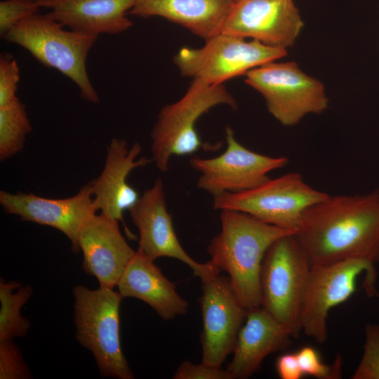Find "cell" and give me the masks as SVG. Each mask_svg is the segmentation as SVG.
Returning a JSON list of instances; mask_svg holds the SVG:
<instances>
[{"mask_svg": "<svg viewBox=\"0 0 379 379\" xmlns=\"http://www.w3.org/2000/svg\"><path fill=\"white\" fill-rule=\"evenodd\" d=\"M32 131L25 105L18 98L0 107V159L11 157L22 150Z\"/></svg>", "mask_w": 379, "mask_h": 379, "instance_id": "cell-23", "label": "cell"}, {"mask_svg": "<svg viewBox=\"0 0 379 379\" xmlns=\"http://www.w3.org/2000/svg\"><path fill=\"white\" fill-rule=\"evenodd\" d=\"M63 27L48 13H39L18 23L4 39L22 46L44 66L60 72L77 84L81 98L98 103L99 96L89 79L86 60L99 35Z\"/></svg>", "mask_w": 379, "mask_h": 379, "instance_id": "cell-3", "label": "cell"}, {"mask_svg": "<svg viewBox=\"0 0 379 379\" xmlns=\"http://www.w3.org/2000/svg\"><path fill=\"white\" fill-rule=\"evenodd\" d=\"M20 80L17 61L10 53L0 55V107L18 98L16 92Z\"/></svg>", "mask_w": 379, "mask_h": 379, "instance_id": "cell-28", "label": "cell"}, {"mask_svg": "<svg viewBox=\"0 0 379 379\" xmlns=\"http://www.w3.org/2000/svg\"><path fill=\"white\" fill-rule=\"evenodd\" d=\"M0 204L4 211L18 215L22 220L53 227L69 240L72 248L79 253V235L84 225L98 211L92 193L91 183L79 192L64 199H50L32 193L15 194L0 191Z\"/></svg>", "mask_w": 379, "mask_h": 379, "instance_id": "cell-15", "label": "cell"}, {"mask_svg": "<svg viewBox=\"0 0 379 379\" xmlns=\"http://www.w3.org/2000/svg\"><path fill=\"white\" fill-rule=\"evenodd\" d=\"M33 293L32 286L18 281L0 280V341L25 336L29 321L21 314L22 306Z\"/></svg>", "mask_w": 379, "mask_h": 379, "instance_id": "cell-22", "label": "cell"}, {"mask_svg": "<svg viewBox=\"0 0 379 379\" xmlns=\"http://www.w3.org/2000/svg\"><path fill=\"white\" fill-rule=\"evenodd\" d=\"M303 25L293 0H237L221 33L286 49L294 44Z\"/></svg>", "mask_w": 379, "mask_h": 379, "instance_id": "cell-14", "label": "cell"}, {"mask_svg": "<svg viewBox=\"0 0 379 379\" xmlns=\"http://www.w3.org/2000/svg\"><path fill=\"white\" fill-rule=\"evenodd\" d=\"M220 232L210 241V261L229 274L237 297L248 310L261 306L260 274L270 246L279 238L295 234L246 213L220 211Z\"/></svg>", "mask_w": 379, "mask_h": 379, "instance_id": "cell-2", "label": "cell"}, {"mask_svg": "<svg viewBox=\"0 0 379 379\" xmlns=\"http://www.w3.org/2000/svg\"><path fill=\"white\" fill-rule=\"evenodd\" d=\"M310 269L295 234L276 240L262 263L261 307L286 326L293 338H298L302 331L301 307Z\"/></svg>", "mask_w": 379, "mask_h": 379, "instance_id": "cell-6", "label": "cell"}, {"mask_svg": "<svg viewBox=\"0 0 379 379\" xmlns=\"http://www.w3.org/2000/svg\"><path fill=\"white\" fill-rule=\"evenodd\" d=\"M32 375L13 340L0 341V379H29Z\"/></svg>", "mask_w": 379, "mask_h": 379, "instance_id": "cell-26", "label": "cell"}, {"mask_svg": "<svg viewBox=\"0 0 379 379\" xmlns=\"http://www.w3.org/2000/svg\"><path fill=\"white\" fill-rule=\"evenodd\" d=\"M286 54L284 48L220 33L200 48L182 47L173 61L182 76L220 85Z\"/></svg>", "mask_w": 379, "mask_h": 379, "instance_id": "cell-8", "label": "cell"}, {"mask_svg": "<svg viewBox=\"0 0 379 379\" xmlns=\"http://www.w3.org/2000/svg\"><path fill=\"white\" fill-rule=\"evenodd\" d=\"M225 133L227 147L221 154L209 159L193 157L190 160V166L200 174L198 188L213 197L255 188L270 179L271 171L288 164L286 157H270L246 148L237 140L230 126Z\"/></svg>", "mask_w": 379, "mask_h": 379, "instance_id": "cell-11", "label": "cell"}, {"mask_svg": "<svg viewBox=\"0 0 379 379\" xmlns=\"http://www.w3.org/2000/svg\"><path fill=\"white\" fill-rule=\"evenodd\" d=\"M234 1H237V0H234Z\"/></svg>", "mask_w": 379, "mask_h": 379, "instance_id": "cell-32", "label": "cell"}, {"mask_svg": "<svg viewBox=\"0 0 379 379\" xmlns=\"http://www.w3.org/2000/svg\"><path fill=\"white\" fill-rule=\"evenodd\" d=\"M378 295L379 296V294L378 293Z\"/></svg>", "mask_w": 379, "mask_h": 379, "instance_id": "cell-31", "label": "cell"}, {"mask_svg": "<svg viewBox=\"0 0 379 379\" xmlns=\"http://www.w3.org/2000/svg\"><path fill=\"white\" fill-rule=\"evenodd\" d=\"M154 262L137 251L117 284L119 293L145 302L166 321L186 314L188 302Z\"/></svg>", "mask_w": 379, "mask_h": 379, "instance_id": "cell-20", "label": "cell"}, {"mask_svg": "<svg viewBox=\"0 0 379 379\" xmlns=\"http://www.w3.org/2000/svg\"><path fill=\"white\" fill-rule=\"evenodd\" d=\"M222 105L237 108L235 98L223 84L193 79L182 97L161 108L151 131L152 159L159 171H168L173 156L192 155L201 148L211 149L202 142L196 124L204 114Z\"/></svg>", "mask_w": 379, "mask_h": 379, "instance_id": "cell-5", "label": "cell"}, {"mask_svg": "<svg viewBox=\"0 0 379 379\" xmlns=\"http://www.w3.org/2000/svg\"><path fill=\"white\" fill-rule=\"evenodd\" d=\"M291 331L261 306L247 312L227 367L232 379H246L257 372L266 357L286 348Z\"/></svg>", "mask_w": 379, "mask_h": 379, "instance_id": "cell-18", "label": "cell"}, {"mask_svg": "<svg viewBox=\"0 0 379 379\" xmlns=\"http://www.w3.org/2000/svg\"><path fill=\"white\" fill-rule=\"evenodd\" d=\"M131 220L139 232L138 251L152 260L161 257L180 260L201 281L220 274L210 260L199 263L184 250L175 232L171 215L166 208L164 183L158 178L129 210Z\"/></svg>", "mask_w": 379, "mask_h": 379, "instance_id": "cell-12", "label": "cell"}, {"mask_svg": "<svg viewBox=\"0 0 379 379\" xmlns=\"http://www.w3.org/2000/svg\"><path fill=\"white\" fill-rule=\"evenodd\" d=\"M304 375L318 379H338L342 376L343 359L338 356L331 364L324 363L319 352L311 346L301 347L296 352Z\"/></svg>", "mask_w": 379, "mask_h": 379, "instance_id": "cell-24", "label": "cell"}, {"mask_svg": "<svg viewBox=\"0 0 379 379\" xmlns=\"http://www.w3.org/2000/svg\"><path fill=\"white\" fill-rule=\"evenodd\" d=\"M364 273L363 287L369 297L378 295L374 265L347 259L312 265L300 312L301 330L318 343L328 336L327 318L331 309L347 301L356 291L357 278Z\"/></svg>", "mask_w": 379, "mask_h": 379, "instance_id": "cell-9", "label": "cell"}, {"mask_svg": "<svg viewBox=\"0 0 379 379\" xmlns=\"http://www.w3.org/2000/svg\"><path fill=\"white\" fill-rule=\"evenodd\" d=\"M234 0H135L128 13L159 16L176 23L204 41L221 33Z\"/></svg>", "mask_w": 379, "mask_h": 379, "instance_id": "cell-21", "label": "cell"}, {"mask_svg": "<svg viewBox=\"0 0 379 379\" xmlns=\"http://www.w3.org/2000/svg\"><path fill=\"white\" fill-rule=\"evenodd\" d=\"M276 370L281 379H300L304 376L295 352L280 355L276 361Z\"/></svg>", "mask_w": 379, "mask_h": 379, "instance_id": "cell-30", "label": "cell"}, {"mask_svg": "<svg viewBox=\"0 0 379 379\" xmlns=\"http://www.w3.org/2000/svg\"><path fill=\"white\" fill-rule=\"evenodd\" d=\"M312 265L379 261V190L330 195L303 213L295 234Z\"/></svg>", "mask_w": 379, "mask_h": 379, "instance_id": "cell-1", "label": "cell"}, {"mask_svg": "<svg viewBox=\"0 0 379 379\" xmlns=\"http://www.w3.org/2000/svg\"><path fill=\"white\" fill-rule=\"evenodd\" d=\"M36 0H4L0 2V36L6 35L22 20L39 13Z\"/></svg>", "mask_w": 379, "mask_h": 379, "instance_id": "cell-27", "label": "cell"}, {"mask_svg": "<svg viewBox=\"0 0 379 379\" xmlns=\"http://www.w3.org/2000/svg\"><path fill=\"white\" fill-rule=\"evenodd\" d=\"M76 339L93 356L103 378L133 379L122 351L119 310L122 299L114 288L84 285L72 288Z\"/></svg>", "mask_w": 379, "mask_h": 379, "instance_id": "cell-4", "label": "cell"}, {"mask_svg": "<svg viewBox=\"0 0 379 379\" xmlns=\"http://www.w3.org/2000/svg\"><path fill=\"white\" fill-rule=\"evenodd\" d=\"M40 8L70 29L100 35L128 30L132 22L126 17L135 0H36Z\"/></svg>", "mask_w": 379, "mask_h": 379, "instance_id": "cell-19", "label": "cell"}, {"mask_svg": "<svg viewBox=\"0 0 379 379\" xmlns=\"http://www.w3.org/2000/svg\"><path fill=\"white\" fill-rule=\"evenodd\" d=\"M119 222L100 213L84 225L79 235L82 267L97 279L101 287L117 286L136 252L121 234Z\"/></svg>", "mask_w": 379, "mask_h": 379, "instance_id": "cell-16", "label": "cell"}, {"mask_svg": "<svg viewBox=\"0 0 379 379\" xmlns=\"http://www.w3.org/2000/svg\"><path fill=\"white\" fill-rule=\"evenodd\" d=\"M142 148L138 142L128 147L125 140L113 138L107 146L105 165L100 175L91 181L95 207L101 213L123 222V214L140 199L127 182L131 172L150 162L145 157L138 159Z\"/></svg>", "mask_w": 379, "mask_h": 379, "instance_id": "cell-17", "label": "cell"}, {"mask_svg": "<svg viewBox=\"0 0 379 379\" xmlns=\"http://www.w3.org/2000/svg\"><path fill=\"white\" fill-rule=\"evenodd\" d=\"M173 379H232L227 369L221 366L205 364H193L185 361L180 364L173 375Z\"/></svg>", "mask_w": 379, "mask_h": 379, "instance_id": "cell-29", "label": "cell"}, {"mask_svg": "<svg viewBox=\"0 0 379 379\" xmlns=\"http://www.w3.org/2000/svg\"><path fill=\"white\" fill-rule=\"evenodd\" d=\"M328 194L310 186L299 173L290 172L245 192L214 197L213 208L242 212L297 232L304 212Z\"/></svg>", "mask_w": 379, "mask_h": 379, "instance_id": "cell-7", "label": "cell"}, {"mask_svg": "<svg viewBox=\"0 0 379 379\" xmlns=\"http://www.w3.org/2000/svg\"><path fill=\"white\" fill-rule=\"evenodd\" d=\"M201 281V361L221 366L234 351L248 310L237 297L229 277L218 274Z\"/></svg>", "mask_w": 379, "mask_h": 379, "instance_id": "cell-13", "label": "cell"}, {"mask_svg": "<svg viewBox=\"0 0 379 379\" xmlns=\"http://www.w3.org/2000/svg\"><path fill=\"white\" fill-rule=\"evenodd\" d=\"M245 76L246 83L261 94L270 114L283 126H294L305 115L321 114L328 107L323 84L294 62H267Z\"/></svg>", "mask_w": 379, "mask_h": 379, "instance_id": "cell-10", "label": "cell"}, {"mask_svg": "<svg viewBox=\"0 0 379 379\" xmlns=\"http://www.w3.org/2000/svg\"><path fill=\"white\" fill-rule=\"evenodd\" d=\"M353 379H379V326L367 324L361 360L352 375Z\"/></svg>", "mask_w": 379, "mask_h": 379, "instance_id": "cell-25", "label": "cell"}]
</instances>
